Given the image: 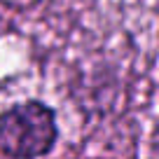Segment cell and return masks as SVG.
Returning <instances> with one entry per match:
<instances>
[{"mask_svg":"<svg viewBox=\"0 0 159 159\" xmlns=\"http://www.w3.org/2000/svg\"><path fill=\"white\" fill-rule=\"evenodd\" d=\"M59 140V112L47 101L24 98L0 110L2 159H47Z\"/></svg>","mask_w":159,"mask_h":159,"instance_id":"6da1fadb","label":"cell"}]
</instances>
